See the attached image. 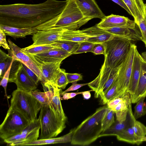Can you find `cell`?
<instances>
[{"instance_id": "22", "label": "cell", "mask_w": 146, "mask_h": 146, "mask_svg": "<svg viewBox=\"0 0 146 146\" xmlns=\"http://www.w3.org/2000/svg\"><path fill=\"white\" fill-rule=\"evenodd\" d=\"M62 61L41 62L40 69L43 76L41 82H54Z\"/></svg>"}, {"instance_id": "32", "label": "cell", "mask_w": 146, "mask_h": 146, "mask_svg": "<svg viewBox=\"0 0 146 146\" xmlns=\"http://www.w3.org/2000/svg\"><path fill=\"white\" fill-rule=\"evenodd\" d=\"M65 70L60 68L58 71L54 82L58 88L61 90L64 89L69 83L66 74Z\"/></svg>"}, {"instance_id": "20", "label": "cell", "mask_w": 146, "mask_h": 146, "mask_svg": "<svg viewBox=\"0 0 146 146\" xmlns=\"http://www.w3.org/2000/svg\"><path fill=\"white\" fill-rule=\"evenodd\" d=\"M89 36L87 41L95 43H101L112 39L115 36L98 27L97 25L82 30Z\"/></svg>"}, {"instance_id": "2", "label": "cell", "mask_w": 146, "mask_h": 146, "mask_svg": "<svg viewBox=\"0 0 146 146\" xmlns=\"http://www.w3.org/2000/svg\"><path fill=\"white\" fill-rule=\"evenodd\" d=\"M108 110L106 105L99 108L94 113L75 128L71 144L75 145H88L99 138L102 132V120Z\"/></svg>"}, {"instance_id": "43", "label": "cell", "mask_w": 146, "mask_h": 146, "mask_svg": "<svg viewBox=\"0 0 146 146\" xmlns=\"http://www.w3.org/2000/svg\"><path fill=\"white\" fill-rule=\"evenodd\" d=\"M0 46H2L5 49L9 50L10 49L9 44H8L6 39V34L0 29Z\"/></svg>"}, {"instance_id": "38", "label": "cell", "mask_w": 146, "mask_h": 146, "mask_svg": "<svg viewBox=\"0 0 146 146\" xmlns=\"http://www.w3.org/2000/svg\"><path fill=\"white\" fill-rule=\"evenodd\" d=\"M131 12L135 21L137 16V3L136 0H122Z\"/></svg>"}, {"instance_id": "26", "label": "cell", "mask_w": 146, "mask_h": 146, "mask_svg": "<svg viewBox=\"0 0 146 146\" xmlns=\"http://www.w3.org/2000/svg\"><path fill=\"white\" fill-rule=\"evenodd\" d=\"M132 125V124L131 126L116 135L117 139L119 141L139 145V141L135 135Z\"/></svg>"}, {"instance_id": "16", "label": "cell", "mask_w": 146, "mask_h": 146, "mask_svg": "<svg viewBox=\"0 0 146 146\" xmlns=\"http://www.w3.org/2000/svg\"><path fill=\"white\" fill-rule=\"evenodd\" d=\"M83 16L92 19L98 18L102 20L106 16L95 0H74Z\"/></svg>"}, {"instance_id": "49", "label": "cell", "mask_w": 146, "mask_h": 146, "mask_svg": "<svg viewBox=\"0 0 146 146\" xmlns=\"http://www.w3.org/2000/svg\"><path fill=\"white\" fill-rule=\"evenodd\" d=\"M141 142L142 143L143 142L146 141V136L143 138L141 140Z\"/></svg>"}, {"instance_id": "40", "label": "cell", "mask_w": 146, "mask_h": 146, "mask_svg": "<svg viewBox=\"0 0 146 146\" xmlns=\"http://www.w3.org/2000/svg\"><path fill=\"white\" fill-rule=\"evenodd\" d=\"M66 74L69 83H76L78 81L82 80V76L78 73H66Z\"/></svg>"}, {"instance_id": "30", "label": "cell", "mask_w": 146, "mask_h": 146, "mask_svg": "<svg viewBox=\"0 0 146 146\" xmlns=\"http://www.w3.org/2000/svg\"><path fill=\"white\" fill-rule=\"evenodd\" d=\"M117 83L118 77L105 93L100 97L102 103L103 104L105 105L110 101L117 98Z\"/></svg>"}, {"instance_id": "42", "label": "cell", "mask_w": 146, "mask_h": 146, "mask_svg": "<svg viewBox=\"0 0 146 146\" xmlns=\"http://www.w3.org/2000/svg\"><path fill=\"white\" fill-rule=\"evenodd\" d=\"M91 52L95 55L103 54L104 55L105 50L103 44L102 43L95 44Z\"/></svg>"}, {"instance_id": "1", "label": "cell", "mask_w": 146, "mask_h": 146, "mask_svg": "<svg viewBox=\"0 0 146 146\" xmlns=\"http://www.w3.org/2000/svg\"><path fill=\"white\" fill-rule=\"evenodd\" d=\"M67 0H46L37 4L0 5V24L18 28L35 27L60 14Z\"/></svg>"}, {"instance_id": "9", "label": "cell", "mask_w": 146, "mask_h": 146, "mask_svg": "<svg viewBox=\"0 0 146 146\" xmlns=\"http://www.w3.org/2000/svg\"><path fill=\"white\" fill-rule=\"evenodd\" d=\"M9 82L15 83L17 89L28 92L36 90L38 85L28 76L22 63L14 59L10 71Z\"/></svg>"}, {"instance_id": "31", "label": "cell", "mask_w": 146, "mask_h": 146, "mask_svg": "<svg viewBox=\"0 0 146 146\" xmlns=\"http://www.w3.org/2000/svg\"><path fill=\"white\" fill-rule=\"evenodd\" d=\"M132 127L135 135L137 139L139 145L141 143V140L146 136V126L140 122L133 119Z\"/></svg>"}, {"instance_id": "35", "label": "cell", "mask_w": 146, "mask_h": 146, "mask_svg": "<svg viewBox=\"0 0 146 146\" xmlns=\"http://www.w3.org/2000/svg\"><path fill=\"white\" fill-rule=\"evenodd\" d=\"M137 25L141 34V40L144 43L146 47V3H145V12L143 19Z\"/></svg>"}, {"instance_id": "7", "label": "cell", "mask_w": 146, "mask_h": 146, "mask_svg": "<svg viewBox=\"0 0 146 146\" xmlns=\"http://www.w3.org/2000/svg\"><path fill=\"white\" fill-rule=\"evenodd\" d=\"M20 112L10 107L0 125V137L3 140L21 132L30 122Z\"/></svg>"}, {"instance_id": "18", "label": "cell", "mask_w": 146, "mask_h": 146, "mask_svg": "<svg viewBox=\"0 0 146 146\" xmlns=\"http://www.w3.org/2000/svg\"><path fill=\"white\" fill-rule=\"evenodd\" d=\"M72 54L61 48H57L33 55L40 62L62 61Z\"/></svg>"}, {"instance_id": "44", "label": "cell", "mask_w": 146, "mask_h": 146, "mask_svg": "<svg viewBox=\"0 0 146 146\" xmlns=\"http://www.w3.org/2000/svg\"><path fill=\"white\" fill-rule=\"evenodd\" d=\"M82 92H71V93H62L60 92V95L62 96V97L61 99V100H68L71 99L75 97L77 95L80 94H82Z\"/></svg>"}, {"instance_id": "33", "label": "cell", "mask_w": 146, "mask_h": 146, "mask_svg": "<svg viewBox=\"0 0 146 146\" xmlns=\"http://www.w3.org/2000/svg\"><path fill=\"white\" fill-rule=\"evenodd\" d=\"M114 113V111L108 109L102 120V132L110 128L115 122Z\"/></svg>"}, {"instance_id": "23", "label": "cell", "mask_w": 146, "mask_h": 146, "mask_svg": "<svg viewBox=\"0 0 146 146\" xmlns=\"http://www.w3.org/2000/svg\"><path fill=\"white\" fill-rule=\"evenodd\" d=\"M1 29L6 35L13 38H23L26 36L33 35L38 31L35 28H18L0 24Z\"/></svg>"}, {"instance_id": "41", "label": "cell", "mask_w": 146, "mask_h": 146, "mask_svg": "<svg viewBox=\"0 0 146 146\" xmlns=\"http://www.w3.org/2000/svg\"><path fill=\"white\" fill-rule=\"evenodd\" d=\"M23 66L29 77L37 84L40 81L37 75L26 65L22 63Z\"/></svg>"}, {"instance_id": "6", "label": "cell", "mask_w": 146, "mask_h": 146, "mask_svg": "<svg viewBox=\"0 0 146 146\" xmlns=\"http://www.w3.org/2000/svg\"><path fill=\"white\" fill-rule=\"evenodd\" d=\"M38 119L40 125V139L55 137L66 127V122L57 116L49 106L42 107Z\"/></svg>"}, {"instance_id": "29", "label": "cell", "mask_w": 146, "mask_h": 146, "mask_svg": "<svg viewBox=\"0 0 146 146\" xmlns=\"http://www.w3.org/2000/svg\"><path fill=\"white\" fill-rule=\"evenodd\" d=\"M12 56L7 54L1 49L0 50V78H2L13 60Z\"/></svg>"}, {"instance_id": "12", "label": "cell", "mask_w": 146, "mask_h": 146, "mask_svg": "<svg viewBox=\"0 0 146 146\" xmlns=\"http://www.w3.org/2000/svg\"><path fill=\"white\" fill-rule=\"evenodd\" d=\"M40 125L38 119L31 121L20 133L4 140L7 146H20L21 144L38 139Z\"/></svg>"}, {"instance_id": "19", "label": "cell", "mask_w": 146, "mask_h": 146, "mask_svg": "<svg viewBox=\"0 0 146 146\" xmlns=\"http://www.w3.org/2000/svg\"><path fill=\"white\" fill-rule=\"evenodd\" d=\"M134 117L132 110L131 103H130L129 106L128 114L126 120L122 123H120L116 120L110 128L100 135L99 137L104 136L117 135L132 125Z\"/></svg>"}, {"instance_id": "21", "label": "cell", "mask_w": 146, "mask_h": 146, "mask_svg": "<svg viewBox=\"0 0 146 146\" xmlns=\"http://www.w3.org/2000/svg\"><path fill=\"white\" fill-rule=\"evenodd\" d=\"M141 67L140 77L136 90L131 98V103H137L141 98L146 97V62L140 56Z\"/></svg>"}, {"instance_id": "45", "label": "cell", "mask_w": 146, "mask_h": 146, "mask_svg": "<svg viewBox=\"0 0 146 146\" xmlns=\"http://www.w3.org/2000/svg\"><path fill=\"white\" fill-rule=\"evenodd\" d=\"M88 83H84V84H77V83H75L72 84V85L70 87L68 88L65 90V91L62 92L64 93L67 92H68L73 91L76 90L81 87L86 85H88Z\"/></svg>"}, {"instance_id": "14", "label": "cell", "mask_w": 146, "mask_h": 146, "mask_svg": "<svg viewBox=\"0 0 146 146\" xmlns=\"http://www.w3.org/2000/svg\"><path fill=\"white\" fill-rule=\"evenodd\" d=\"M67 29L59 27L46 31L38 30L33 36V45L49 44L60 40Z\"/></svg>"}, {"instance_id": "39", "label": "cell", "mask_w": 146, "mask_h": 146, "mask_svg": "<svg viewBox=\"0 0 146 146\" xmlns=\"http://www.w3.org/2000/svg\"><path fill=\"white\" fill-rule=\"evenodd\" d=\"M14 60V59L13 58V60L9 68L5 72L0 83V85L3 87L4 89L5 96L6 95L7 96V83L9 82L11 69Z\"/></svg>"}, {"instance_id": "15", "label": "cell", "mask_w": 146, "mask_h": 146, "mask_svg": "<svg viewBox=\"0 0 146 146\" xmlns=\"http://www.w3.org/2000/svg\"><path fill=\"white\" fill-rule=\"evenodd\" d=\"M97 25L102 29L125 27L133 29L137 25L134 21L131 20L127 17L112 14L106 16Z\"/></svg>"}, {"instance_id": "48", "label": "cell", "mask_w": 146, "mask_h": 146, "mask_svg": "<svg viewBox=\"0 0 146 146\" xmlns=\"http://www.w3.org/2000/svg\"><path fill=\"white\" fill-rule=\"evenodd\" d=\"M141 55L143 58L146 62V51L142 53Z\"/></svg>"}, {"instance_id": "17", "label": "cell", "mask_w": 146, "mask_h": 146, "mask_svg": "<svg viewBox=\"0 0 146 146\" xmlns=\"http://www.w3.org/2000/svg\"><path fill=\"white\" fill-rule=\"evenodd\" d=\"M140 54L137 49L135 51L132 69L127 92L130 95L131 98L134 95L137 88L140 77L141 61Z\"/></svg>"}, {"instance_id": "37", "label": "cell", "mask_w": 146, "mask_h": 146, "mask_svg": "<svg viewBox=\"0 0 146 146\" xmlns=\"http://www.w3.org/2000/svg\"><path fill=\"white\" fill-rule=\"evenodd\" d=\"M94 44L88 41L80 42L79 46L74 54L91 52Z\"/></svg>"}, {"instance_id": "25", "label": "cell", "mask_w": 146, "mask_h": 146, "mask_svg": "<svg viewBox=\"0 0 146 146\" xmlns=\"http://www.w3.org/2000/svg\"><path fill=\"white\" fill-rule=\"evenodd\" d=\"M89 37L82 30H66L63 32L60 40L80 42L87 41Z\"/></svg>"}, {"instance_id": "3", "label": "cell", "mask_w": 146, "mask_h": 146, "mask_svg": "<svg viewBox=\"0 0 146 146\" xmlns=\"http://www.w3.org/2000/svg\"><path fill=\"white\" fill-rule=\"evenodd\" d=\"M65 8L56 17L35 28L37 30L46 31L59 27L67 30H75L91 19L85 17L74 0H67Z\"/></svg>"}, {"instance_id": "46", "label": "cell", "mask_w": 146, "mask_h": 146, "mask_svg": "<svg viewBox=\"0 0 146 146\" xmlns=\"http://www.w3.org/2000/svg\"><path fill=\"white\" fill-rule=\"evenodd\" d=\"M113 2L117 4L118 5H120V6L124 9L130 15H131V13L130 11L127 8L126 5L125 4L124 2L122 0H111Z\"/></svg>"}, {"instance_id": "50", "label": "cell", "mask_w": 146, "mask_h": 146, "mask_svg": "<svg viewBox=\"0 0 146 146\" xmlns=\"http://www.w3.org/2000/svg\"><path fill=\"white\" fill-rule=\"evenodd\" d=\"M145 114H146V105L145 107Z\"/></svg>"}, {"instance_id": "47", "label": "cell", "mask_w": 146, "mask_h": 146, "mask_svg": "<svg viewBox=\"0 0 146 146\" xmlns=\"http://www.w3.org/2000/svg\"><path fill=\"white\" fill-rule=\"evenodd\" d=\"M92 91H93L92 90H90L82 92V95L84 98L86 100L89 99L91 98V96L90 92Z\"/></svg>"}, {"instance_id": "11", "label": "cell", "mask_w": 146, "mask_h": 146, "mask_svg": "<svg viewBox=\"0 0 146 146\" xmlns=\"http://www.w3.org/2000/svg\"><path fill=\"white\" fill-rule=\"evenodd\" d=\"M8 42L10 49L8 50V54L15 60H18L26 65L38 76L40 80L43 81V76L40 67L41 62L33 55L23 52L21 48L10 39Z\"/></svg>"}, {"instance_id": "28", "label": "cell", "mask_w": 146, "mask_h": 146, "mask_svg": "<svg viewBox=\"0 0 146 146\" xmlns=\"http://www.w3.org/2000/svg\"><path fill=\"white\" fill-rule=\"evenodd\" d=\"M79 44L80 42H78L60 40L51 44L54 46L63 49L72 54L77 49Z\"/></svg>"}, {"instance_id": "24", "label": "cell", "mask_w": 146, "mask_h": 146, "mask_svg": "<svg viewBox=\"0 0 146 146\" xmlns=\"http://www.w3.org/2000/svg\"><path fill=\"white\" fill-rule=\"evenodd\" d=\"M74 129H72L68 133L60 137L38 139L32 142L21 144L20 146L42 145L71 142Z\"/></svg>"}, {"instance_id": "4", "label": "cell", "mask_w": 146, "mask_h": 146, "mask_svg": "<svg viewBox=\"0 0 146 146\" xmlns=\"http://www.w3.org/2000/svg\"><path fill=\"white\" fill-rule=\"evenodd\" d=\"M130 39L117 36L102 43L105 50V60L110 67L119 68L125 59L132 43Z\"/></svg>"}, {"instance_id": "34", "label": "cell", "mask_w": 146, "mask_h": 146, "mask_svg": "<svg viewBox=\"0 0 146 146\" xmlns=\"http://www.w3.org/2000/svg\"><path fill=\"white\" fill-rule=\"evenodd\" d=\"M30 92L43 106H49V100L45 92H41L36 89Z\"/></svg>"}, {"instance_id": "10", "label": "cell", "mask_w": 146, "mask_h": 146, "mask_svg": "<svg viewBox=\"0 0 146 146\" xmlns=\"http://www.w3.org/2000/svg\"><path fill=\"white\" fill-rule=\"evenodd\" d=\"M137 47L134 44H131L126 58L119 70L117 98L127 92L132 69L135 51Z\"/></svg>"}, {"instance_id": "27", "label": "cell", "mask_w": 146, "mask_h": 146, "mask_svg": "<svg viewBox=\"0 0 146 146\" xmlns=\"http://www.w3.org/2000/svg\"><path fill=\"white\" fill-rule=\"evenodd\" d=\"M57 48L51 45V44L37 45L32 44L25 48H22V50L25 53L33 55Z\"/></svg>"}, {"instance_id": "8", "label": "cell", "mask_w": 146, "mask_h": 146, "mask_svg": "<svg viewBox=\"0 0 146 146\" xmlns=\"http://www.w3.org/2000/svg\"><path fill=\"white\" fill-rule=\"evenodd\" d=\"M120 66L116 69L111 68L104 61L98 75L88 85L94 92L96 98L102 96L112 85L118 77Z\"/></svg>"}, {"instance_id": "5", "label": "cell", "mask_w": 146, "mask_h": 146, "mask_svg": "<svg viewBox=\"0 0 146 146\" xmlns=\"http://www.w3.org/2000/svg\"><path fill=\"white\" fill-rule=\"evenodd\" d=\"M10 107L21 113L30 121L37 119L43 106L30 93L16 89L12 94Z\"/></svg>"}, {"instance_id": "36", "label": "cell", "mask_w": 146, "mask_h": 146, "mask_svg": "<svg viewBox=\"0 0 146 146\" xmlns=\"http://www.w3.org/2000/svg\"><path fill=\"white\" fill-rule=\"evenodd\" d=\"M145 99V98H143L140 99L134 107L133 115L136 119L146 114L144 104Z\"/></svg>"}, {"instance_id": "13", "label": "cell", "mask_w": 146, "mask_h": 146, "mask_svg": "<svg viewBox=\"0 0 146 146\" xmlns=\"http://www.w3.org/2000/svg\"><path fill=\"white\" fill-rule=\"evenodd\" d=\"M43 89L48 96L49 102V106L56 115L60 119L66 122L67 118L63 110L60 100V92L54 82H41Z\"/></svg>"}]
</instances>
